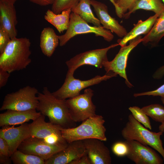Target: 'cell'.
I'll return each mask as SVG.
<instances>
[{
	"mask_svg": "<svg viewBox=\"0 0 164 164\" xmlns=\"http://www.w3.org/2000/svg\"><path fill=\"white\" fill-rule=\"evenodd\" d=\"M37 96L38 103L36 109L47 116L50 122L63 128L76 127V123L70 117L66 100L56 98L47 87H44L42 92H39Z\"/></svg>",
	"mask_w": 164,
	"mask_h": 164,
	"instance_id": "cell-1",
	"label": "cell"
},
{
	"mask_svg": "<svg viewBox=\"0 0 164 164\" xmlns=\"http://www.w3.org/2000/svg\"><path fill=\"white\" fill-rule=\"evenodd\" d=\"M31 45L26 37L11 39L0 54V68L10 73L26 69L32 61Z\"/></svg>",
	"mask_w": 164,
	"mask_h": 164,
	"instance_id": "cell-2",
	"label": "cell"
},
{
	"mask_svg": "<svg viewBox=\"0 0 164 164\" xmlns=\"http://www.w3.org/2000/svg\"><path fill=\"white\" fill-rule=\"evenodd\" d=\"M105 122L102 116L96 114L83 121L78 126L62 128V136L68 143L89 138H97L106 141Z\"/></svg>",
	"mask_w": 164,
	"mask_h": 164,
	"instance_id": "cell-3",
	"label": "cell"
},
{
	"mask_svg": "<svg viewBox=\"0 0 164 164\" xmlns=\"http://www.w3.org/2000/svg\"><path fill=\"white\" fill-rule=\"evenodd\" d=\"M163 132L149 131L136 120L132 114L128 117V121L121 131L123 137L126 140H134L142 144L151 147L158 151L164 161V149L161 136Z\"/></svg>",
	"mask_w": 164,
	"mask_h": 164,
	"instance_id": "cell-4",
	"label": "cell"
},
{
	"mask_svg": "<svg viewBox=\"0 0 164 164\" xmlns=\"http://www.w3.org/2000/svg\"><path fill=\"white\" fill-rule=\"evenodd\" d=\"M112 33L102 26L89 25L78 15L72 12L68 28L64 34L58 36L59 45L61 46H63L73 37L78 35L87 33L94 34L96 36L102 37L105 40L110 42L114 38Z\"/></svg>",
	"mask_w": 164,
	"mask_h": 164,
	"instance_id": "cell-5",
	"label": "cell"
},
{
	"mask_svg": "<svg viewBox=\"0 0 164 164\" xmlns=\"http://www.w3.org/2000/svg\"><path fill=\"white\" fill-rule=\"evenodd\" d=\"M38 93L35 87L27 86L16 91L8 94L4 97L0 110L36 109L38 103L37 95Z\"/></svg>",
	"mask_w": 164,
	"mask_h": 164,
	"instance_id": "cell-6",
	"label": "cell"
},
{
	"mask_svg": "<svg viewBox=\"0 0 164 164\" xmlns=\"http://www.w3.org/2000/svg\"><path fill=\"white\" fill-rule=\"evenodd\" d=\"M73 75V74L67 72L63 85L57 90L52 93L54 96L61 100L73 98L79 95L80 91L83 89L97 84L117 75L115 73L109 72L102 76L97 75L90 79L82 80L75 78Z\"/></svg>",
	"mask_w": 164,
	"mask_h": 164,
	"instance_id": "cell-7",
	"label": "cell"
},
{
	"mask_svg": "<svg viewBox=\"0 0 164 164\" xmlns=\"http://www.w3.org/2000/svg\"><path fill=\"white\" fill-rule=\"evenodd\" d=\"M93 91L85 89L84 93L66 100L70 117L75 122H82L95 114L96 106L92 98Z\"/></svg>",
	"mask_w": 164,
	"mask_h": 164,
	"instance_id": "cell-8",
	"label": "cell"
},
{
	"mask_svg": "<svg viewBox=\"0 0 164 164\" xmlns=\"http://www.w3.org/2000/svg\"><path fill=\"white\" fill-rule=\"evenodd\" d=\"M31 136L41 138L53 144H67L62 136L60 126L45 121V116L41 114L29 124Z\"/></svg>",
	"mask_w": 164,
	"mask_h": 164,
	"instance_id": "cell-9",
	"label": "cell"
},
{
	"mask_svg": "<svg viewBox=\"0 0 164 164\" xmlns=\"http://www.w3.org/2000/svg\"><path fill=\"white\" fill-rule=\"evenodd\" d=\"M118 45V43L113 44L105 48L90 50L77 55L66 62L68 68L67 72L73 74L78 67L85 65L101 68L104 63L108 60V51Z\"/></svg>",
	"mask_w": 164,
	"mask_h": 164,
	"instance_id": "cell-10",
	"label": "cell"
},
{
	"mask_svg": "<svg viewBox=\"0 0 164 164\" xmlns=\"http://www.w3.org/2000/svg\"><path fill=\"white\" fill-rule=\"evenodd\" d=\"M142 38L141 36L130 40L128 45L121 47L118 52L112 60H108L103 65L106 73L111 72L119 75L125 79L126 85L130 88L133 86L129 81L126 73L128 59L131 51L142 42Z\"/></svg>",
	"mask_w": 164,
	"mask_h": 164,
	"instance_id": "cell-11",
	"label": "cell"
},
{
	"mask_svg": "<svg viewBox=\"0 0 164 164\" xmlns=\"http://www.w3.org/2000/svg\"><path fill=\"white\" fill-rule=\"evenodd\" d=\"M68 144H51L43 139L31 136L20 144L18 150L39 156L45 161L64 149Z\"/></svg>",
	"mask_w": 164,
	"mask_h": 164,
	"instance_id": "cell-12",
	"label": "cell"
},
{
	"mask_svg": "<svg viewBox=\"0 0 164 164\" xmlns=\"http://www.w3.org/2000/svg\"><path fill=\"white\" fill-rule=\"evenodd\" d=\"M128 147L127 157L136 164H162L163 159L149 146L134 140L124 141Z\"/></svg>",
	"mask_w": 164,
	"mask_h": 164,
	"instance_id": "cell-13",
	"label": "cell"
},
{
	"mask_svg": "<svg viewBox=\"0 0 164 164\" xmlns=\"http://www.w3.org/2000/svg\"><path fill=\"white\" fill-rule=\"evenodd\" d=\"M91 3L104 28L114 33L121 38L127 34L126 29L110 15L108 7L105 4L95 0H91Z\"/></svg>",
	"mask_w": 164,
	"mask_h": 164,
	"instance_id": "cell-14",
	"label": "cell"
},
{
	"mask_svg": "<svg viewBox=\"0 0 164 164\" xmlns=\"http://www.w3.org/2000/svg\"><path fill=\"white\" fill-rule=\"evenodd\" d=\"M14 126H3L0 129V137L8 143L11 155L25 139L31 136L29 124L25 123L17 127Z\"/></svg>",
	"mask_w": 164,
	"mask_h": 164,
	"instance_id": "cell-15",
	"label": "cell"
},
{
	"mask_svg": "<svg viewBox=\"0 0 164 164\" xmlns=\"http://www.w3.org/2000/svg\"><path fill=\"white\" fill-rule=\"evenodd\" d=\"M86 152L83 140L68 143L67 146L45 161V164H69Z\"/></svg>",
	"mask_w": 164,
	"mask_h": 164,
	"instance_id": "cell-16",
	"label": "cell"
},
{
	"mask_svg": "<svg viewBox=\"0 0 164 164\" xmlns=\"http://www.w3.org/2000/svg\"><path fill=\"white\" fill-rule=\"evenodd\" d=\"M83 141L92 164L111 163L109 150L101 140L97 138H89Z\"/></svg>",
	"mask_w": 164,
	"mask_h": 164,
	"instance_id": "cell-17",
	"label": "cell"
},
{
	"mask_svg": "<svg viewBox=\"0 0 164 164\" xmlns=\"http://www.w3.org/2000/svg\"><path fill=\"white\" fill-rule=\"evenodd\" d=\"M17 23L14 4L0 1V26L7 32L11 39L17 36Z\"/></svg>",
	"mask_w": 164,
	"mask_h": 164,
	"instance_id": "cell-18",
	"label": "cell"
},
{
	"mask_svg": "<svg viewBox=\"0 0 164 164\" xmlns=\"http://www.w3.org/2000/svg\"><path fill=\"white\" fill-rule=\"evenodd\" d=\"M36 109L21 111L7 110L0 114V126L21 125L30 120H34L41 113Z\"/></svg>",
	"mask_w": 164,
	"mask_h": 164,
	"instance_id": "cell-19",
	"label": "cell"
},
{
	"mask_svg": "<svg viewBox=\"0 0 164 164\" xmlns=\"http://www.w3.org/2000/svg\"><path fill=\"white\" fill-rule=\"evenodd\" d=\"M159 15L156 14L150 16L144 21L140 19L134 24L133 28L122 38L118 40L117 42L121 47L126 45L130 40L144 34H148L154 25Z\"/></svg>",
	"mask_w": 164,
	"mask_h": 164,
	"instance_id": "cell-20",
	"label": "cell"
},
{
	"mask_svg": "<svg viewBox=\"0 0 164 164\" xmlns=\"http://www.w3.org/2000/svg\"><path fill=\"white\" fill-rule=\"evenodd\" d=\"M59 44L58 35L52 28L47 27L42 30L40 38V47L44 55L50 57Z\"/></svg>",
	"mask_w": 164,
	"mask_h": 164,
	"instance_id": "cell-21",
	"label": "cell"
},
{
	"mask_svg": "<svg viewBox=\"0 0 164 164\" xmlns=\"http://www.w3.org/2000/svg\"><path fill=\"white\" fill-rule=\"evenodd\" d=\"M71 12V8L65 9L58 14L54 13L52 10L48 9L45 13L44 19L61 33L68 28Z\"/></svg>",
	"mask_w": 164,
	"mask_h": 164,
	"instance_id": "cell-22",
	"label": "cell"
},
{
	"mask_svg": "<svg viewBox=\"0 0 164 164\" xmlns=\"http://www.w3.org/2000/svg\"><path fill=\"white\" fill-rule=\"evenodd\" d=\"M164 36V11L157 18L149 32L142 38V42L144 45L149 43L152 47H155Z\"/></svg>",
	"mask_w": 164,
	"mask_h": 164,
	"instance_id": "cell-23",
	"label": "cell"
},
{
	"mask_svg": "<svg viewBox=\"0 0 164 164\" xmlns=\"http://www.w3.org/2000/svg\"><path fill=\"white\" fill-rule=\"evenodd\" d=\"M140 9L153 12L159 15L164 11V4L162 0H138L123 18L128 19L132 14Z\"/></svg>",
	"mask_w": 164,
	"mask_h": 164,
	"instance_id": "cell-24",
	"label": "cell"
},
{
	"mask_svg": "<svg viewBox=\"0 0 164 164\" xmlns=\"http://www.w3.org/2000/svg\"><path fill=\"white\" fill-rule=\"evenodd\" d=\"M91 5V0H80L76 6L71 9V11L87 22L92 23L94 26H101L100 20L94 15Z\"/></svg>",
	"mask_w": 164,
	"mask_h": 164,
	"instance_id": "cell-25",
	"label": "cell"
},
{
	"mask_svg": "<svg viewBox=\"0 0 164 164\" xmlns=\"http://www.w3.org/2000/svg\"><path fill=\"white\" fill-rule=\"evenodd\" d=\"M10 158L14 164H45V160L42 158L18 149L11 155Z\"/></svg>",
	"mask_w": 164,
	"mask_h": 164,
	"instance_id": "cell-26",
	"label": "cell"
},
{
	"mask_svg": "<svg viewBox=\"0 0 164 164\" xmlns=\"http://www.w3.org/2000/svg\"><path fill=\"white\" fill-rule=\"evenodd\" d=\"M149 117L156 122H164V107L159 104H152L141 108Z\"/></svg>",
	"mask_w": 164,
	"mask_h": 164,
	"instance_id": "cell-27",
	"label": "cell"
},
{
	"mask_svg": "<svg viewBox=\"0 0 164 164\" xmlns=\"http://www.w3.org/2000/svg\"><path fill=\"white\" fill-rule=\"evenodd\" d=\"M129 110L135 118L140 123L143 124L146 128L152 129L150 120L148 116L138 107H130Z\"/></svg>",
	"mask_w": 164,
	"mask_h": 164,
	"instance_id": "cell-28",
	"label": "cell"
},
{
	"mask_svg": "<svg viewBox=\"0 0 164 164\" xmlns=\"http://www.w3.org/2000/svg\"><path fill=\"white\" fill-rule=\"evenodd\" d=\"M80 0H54L52 10L55 13H60L63 11L72 8L76 6Z\"/></svg>",
	"mask_w": 164,
	"mask_h": 164,
	"instance_id": "cell-29",
	"label": "cell"
},
{
	"mask_svg": "<svg viewBox=\"0 0 164 164\" xmlns=\"http://www.w3.org/2000/svg\"><path fill=\"white\" fill-rule=\"evenodd\" d=\"M112 152L118 157L126 156L128 152V147L125 141H118L114 143L111 147Z\"/></svg>",
	"mask_w": 164,
	"mask_h": 164,
	"instance_id": "cell-30",
	"label": "cell"
},
{
	"mask_svg": "<svg viewBox=\"0 0 164 164\" xmlns=\"http://www.w3.org/2000/svg\"><path fill=\"white\" fill-rule=\"evenodd\" d=\"M144 95L160 96L162 103L164 104V84L155 90L142 93H135L133 94L134 96L135 97Z\"/></svg>",
	"mask_w": 164,
	"mask_h": 164,
	"instance_id": "cell-31",
	"label": "cell"
},
{
	"mask_svg": "<svg viewBox=\"0 0 164 164\" xmlns=\"http://www.w3.org/2000/svg\"><path fill=\"white\" fill-rule=\"evenodd\" d=\"M11 39L9 34L0 26V54L4 51Z\"/></svg>",
	"mask_w": 164,
	"mask_h": 164,
	"instance_id": "cell-32",
	"label": "cell"
},
{
	"mask_svg": "<svg viewBox=\"0 0 164 164\" xmlns=\"http://www.w3.org/2000/svg\"><path fill=\"white\" fill-rule=\"evenodd\" d=\"M138 0H118L116 3L123 15L132 7Z\"/></svg>",
	"mask_w": 164,
	"mask_h": 164,
	"instance_id": "cell-33",
	"label": "cell"
},
{
	"mask_svg": "<svg viewBox=\"0 0 164 164\" xmlns=\"http://www.w3.org/2000/svg\"><path fill=\"white\" fill-rule=\"evenodd\" d=\"M0 154L10 157L11 154L7 142L0 137Z\"/></svg>",
	"mask_w": 164,
	"mask_h": 164,
	"instance_id": "cell-34",
	"label": "cell"
},
{
	"mask_svg": "<svg viewBox=\"0 0 164 164\" xmlns=\"http://www.w3.org/2000/svg\"><path fill=\"white\" fill-rule=\"evenodd\" d=\"M69 164H92V163L86 152L79 158L72 161Z\"/></svg>",
	"mask_w": 164,
	"mask_h": 164,
	"instance_id": "cell-35",
	"label": "cell"
},
{
	"mask_svg": "<svg viewBox=\"0 0 164 164\" xmlns=\"http://www.w3.org/2000/svg\"><path fill=\"white\" fill-rule=\"evenodd\" d=\"M10 73L0 68V88L5 86L6 84Z\"/></svg>",
	"mask_w": 164,
	"mask_h": 164,
	"instance_id": "cell-36",
	"label": "cell"
},
{
	"mask_svg": "<svg viewBox=\"0 0 164 164\" xmlns=\"http://www.w3.org/2000/svg\"><path fill=\"white\" fill-rule=\"evenodd\" d=\"M164 76V65L158 68L153 75V77L156 79H160Z\"/></svg>",
	"mask_w": 164,
	"mask_h": 164,
	"instance_id": "cell-37",
	"label": "cell"
},
{
	"mask_svg": "<svg viewBox=\"0 0 164 164\" xmlns=\"http://www.w3.org/2000/svg\"><path fill=\"white\" fill-rule=\"evenodd\" d=\"M32 3L42 6L52 5L54 0H29Z\"/></svg>",
	"mask_w": 164,
	"mask_h": 164,
	"instance_id": "cell-38",
	"label": "cell"
},
{
	"mask_svg": "<svg viewBox=\"0 0 164 164\" xmlns=\"http://www.w3.org/2000/svg\"><path fill=\"white\" fill-rule=\"evenodd\" d=\"M12 162L10 157L0 154V164H10Z\"/></svg>",
	"mask_w": 164,
	"mask_h": 164,
	"instance_id": "cell-39",
	"label": "cell"
},
{
	"mask_svg": "<svg viewBox=\"0 0 164 164\" xmlns=\"http://www.w3.org/2000/svg\"><path fill=\"white\" fill-rule=\"evenodd\" d=\"M111 2L112 4L114 6L115 9V12L116 14L118 17L120 19L123 18V15L122 14L118 6L116 3L114 1V0H109Z\"/></svg>",
	"mask_w": 164,
	"mask_h": 164,
	"instance_id": "cell-40",
	"label": "cell"
},
{
	"mask_svg": "<svg viewBox=\"0 0 164 164\" xmlns=\"http://www.w3.org/2000/svg\"><path fill=\"white\" fill-rule=\"evenodd\" d=\"M159 131H161L164 132V122L161 123L159 127Z\"/></svg>",
	"mask_w": 164,
	"mask_h": 164,
	"instance_id": "cell-41",
	"label": "cell"
},
{
	"mask_svg": "<svg viewBox=\"0 0 164 164\" xmlns=\"http://www.w3.org/2000/svg\"><path fill=\"white\" fill-rule=\"evenodd\" d=\"M18 0H0V1H5L14 4L15 2Z\"/></svg>",
	"mask_w": 164,
	"mask_h": 164,
	"instance_id": "cell-42",
	"label": "cell"
},
{
	"mask_svg": "<svg viewBox=\"0 0 164 164\" xmlns=\"http://www.w3.org/2000/svg\"><path fill=\"white\" fill-rule=\"evenodd\" d=\"M118 0H114V1L116 2V3L118 1Z\"/></svg>",
	"mask_w": 164,
	"mask_h": 164,
	"instance_id": "cell-43",
	"label": "cell"
},
{
	"mask_svg": "<svg viewBox=\"0 0 164 164\" xmlns=\"http://www.w3.org/2000/svg\"><path fill=\"white\" fill-rule=\"evenodd\" d=\"M162 1L163 2V3L164 4V0H162Z\"/></svg>",
	"mask_w": 164,
	"mask_h": 164,
	"instance_id": "cell-44",
	"label": "cell"
}]
</instances>
